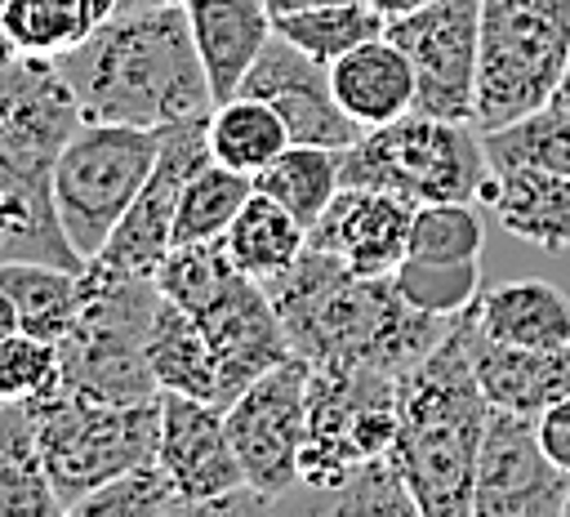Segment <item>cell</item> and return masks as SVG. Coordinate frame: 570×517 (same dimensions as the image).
<instances>
[{
    "label": "cell",
    "mask_w": 570,
    "mask_h": 517,
    "mask_svg": "<svg viewBox=\"0 0 570 517\" xmlns=\"http://www.w3.org/2000/svg\"><path fill=\"white\" fill-rule=\"evenodd\" d=\"M58 67L85 120L169 129L214 111V89L183 4L116 13L94 36L62 49Z\"/></svg>",
    "instance_id": "1"
},
{
    "label": "cell",
    "mask_w": 570,
    "mask_h": 517,
    "mask_svg": "<svg viewBox=\"0 0 570 517\" xmlns=\"http://www.w3.org/2000/svg\"><path fill=\"white\" fill-rule=\"evenodd\" d=\"M289 348L316 361H370L392 374H405L428 357L454 316H432L414 308L392 276H361L338 254L307 245L298 263L263 281Z\"/></svg>",
    "instance_id": "2"
},
{
    "label": "cell",
    "mask_w": 570,
    "mask_h": 517,
    "mask_svg": "<svg viewBox=\"0 0 570 517\" xmlns=\"http://www.w3.org/2000/svg\"><path fill=\"white\" fill-rule=\"evenodd\" d=\"M392 464L401 468L423 517H472L476 455L490 423V397L472 357V308L445 339L401 374Z\"/></svg>",
    "instance_id": "3"
},
{
    "label": "cell",
    "mask_w": 570,
    "mask_h": 517,
    "mask_svg": "<svg viewBox=\"0 0 570 517\" xmlns=\"http://www.w3.org/2000/svg\"><path fill=\"white\" fill-rule=\"evenodd\" d=\"M156 276L89 258L80 272V312L58 343L62 383L98 401H151L160 383L147 361V334L160 308Z\"/></svg>",
    "instance_id": "4"
},
{
    "label": "cell",
    "mask_w": 570,
    "mask_h": 517,
    "mask_svg": "<svg viewBox=\"0 0 570 517\" xmlns=\"http://www.w3.org/2000/svg\"><path fill=\"white\" fill-rule=\"evenodd\" d=\"M494 183L485 134L472 120L405 111L343 147V187H383L414 205L476 201Z\"/></svg>",
    "instance_id": "5"
},
{
    "label": "cell",
    "mask_w": 570,
    "mask_h": 517,
    "mask_svg": "<svg viewBox=\"0 0 570 517\" xmlns=\"http://www.w3.org/2000/svg\"><path fill=\"white\" fill-rule=\"evenodd\" d=\"M45 472L71 513L85 495L116 481L120 472L156 459L160 446V397L151 401H98L67 383L27 397Z\"/></svg>",
    "instance_id": "6"
},
{
    "label": "cell",
    "mask_w": 570,
    "mask_h": 517,
    "mask_svg": "<svg viewBox=\"0 0 570 517\" xmlns=\"http://www.w3.org/2000/svg\"><path fill=\"white\" fill-rule=\"evenodd\" d=\"M570 62V0H481L476 129H503L552 103Z\"/></svg>",
    "instance_id": "7"
},
{
    "label": "cell",
    "mask_w": 570,
    "mask_h": 517,
    "mask_svg": "<svg viewBox=\"0 0 570 517\" xmlns=\"http://www.w3.org/2000/svg\"><path fill=\"white\" fill-rule=\"evenodd\" d=\"M401 374L370 361H316L307 379V441L303 486L312 495L334 490L361 459L387 455L396 441Z\"/></svg>",
    "instance_id": "8"
},
{
    "label": "cell",
    "mask_w": 570,
    "mask_h": 517,
    "mask_svg": "<svg viewBox=\"0 0 570 517\" xmlns=\"http://www.w3.org/2000/svg\"><path fill=\"white\" fill-rule=\"evenodd\" d=\"M160 143H165V129L85 120L76 138L62 147V156L53 160V196L85 258H98L102 245L111 241L116 223L151 178Z\"/></svg>",
    "instance_id": "9"
},
{
    "label": "cell",
    "mask_w": 570,
    "mask_h": 517,
    "mask_svg": "<svg viewBox=\"0 0 570 517\" xmlns=\"http://www.w3.org/2000/svg\"><path fill=\"white\" fill-rule=\"evenodd\" d=\"M307 379H312V361L294 352L223 406L245 481L272 504H281L294 486H303L298 459L307 441Z\"/></svg>",
    "instance_id": "10"
},
{
    "label": "cell",
    "mask_w": 570,
    "mask_h": 517,
    "mask_svg": "<svg viewBox=\"0 0 570 517\" xmlns=\"http://www.w3.org/2000/svg\"><path fill=\"white\" fill-rule=\"evenodd\" d=\"M387 36L414 62V80H419L414 111L476 125L481 0H432L419 13L392 18Z\"/></svg>",
    "instance_id": "11"
},
{
    "label": "cell",
    "mask_w": 570,
    "mask_h": 517,
    "mask_svg": "<svg viewBox=\"0 0 570 517\" xmlns=\"http://www.w3.org/2000/svg\"><path fill=\"white\" fill-rule=\"evenodd\" d=\"M570 472L543 450L539 419L521 410H490L476 455L472 517H561Z\"/></svg>",
    "instance_id": "12"
},
{
    "label": "cell",
    "mask_w": 570,
    "mask_h": 517,
    "mask_svg": "<svg viewBox=\"0 0 570 517\" xmlns=\"http://www.w3.org/2000/svg\"><path fill=\"white\" fill-rule=\"evenodd\" d=\"M80 125L85 111L58 58L9 49L0 71V165L53 169Z\"/></svg>",
    "instance_id": "13"
},
{
    "label": "cell",
    "mask_w": 570,
    "mask_h": 517,
    "mask_svg": "<svg viewBox=\"0 0 570 517\" xmlns=\"http://www.w3.org/2000/svg\"><path fill=\"white\" fill-rule=\"evenodd\" d=\"M187 312L200 321V330H205V339H209V348L218 357L223 406L236 392H245L258 374H267L285 357H294L289 334H285V321H281L267 285L258 276L240 272L236 263Z\"/></svg>",
    "instance_id": "14"
},
{
    "label": "cell",
    "mask_w": 570,
    "mask_h": 517,
    "mask_svg": "<svg viewBox=\"0 0 570 517\" xmlns=\"http://www.w3.org/2000/svg\"><path fill=\"white\" fill-rule=\"evenodd\" d=\"M205 160H214L209 156V116L187 120V125H169L151 178L134 196V205L125 209V218L116 223V232H111V241L102 245L98 258L120 267V272L156 276V267L174 250V218H178L183 187Z\"/></svg>",
    "instance_id": "15"
},
{
    "label": "cell",
    "mask_w": 570,
    "mask_h": 517,
    "mask_svg": "<svg viewBox=\"0 0 570 517\" xmlns=\"http://www.w3.org/2000/svg\"><path fill=\"white\" fill-rule=\"evenodd\" d=\"M156 459L174 477L187 513H214L218 499L245 490V468L227 432V414L218 401L160 392V446Z\"/></svg>",
    "instance_id": "16"
},
{
    "label": "cell",
    "mask_w": 570,
    "mask_h": 517,
    "mask_svg": "<svg viewBox=\"0 0 570 517\" xmlns=\"http://www.w3.org/2000/svg\"><path fill=\"white\" fill-rule=\"evenodd\" d=\"M240 94L267 98L281 111V120L289 129V143H312V147H338L343 152L365 134L343 111V103L334 94L330 62L312 58L307 49L285 40L281 31H272V40L258 53V62L249 67Z\"/></svg>",
    "instance_id": "17"
},
{
    "label": "cell",
    "mask_w": 570,
    "mask_h": 517,
    "mask_svg": "<svg viewBox=\"0 0 570 517\" xmlns=\"http://www.w3.org/2000/svg\"><path fill=\"white\" fill-rule=\"evenodd\" d=\"M414 201L383 187H338L330 209L307 232V245L338 254L361 276H392L410 254Z\"/></svg>",
    "instance_id": "18"
},
{
    "label": "cell",
    "mask_w": 570,
    "mask_h": 517,
    "mask_svg": "<svg viewBox=\"0 0 570 517\" xmlns=\"http://www.w3.org/2000/svg\"><path fill=\"white\" fill-rule=\"evenodd\" d=\"M0 263H49L67 272L89 267L62 223L53 169L0 165Z\"/></svg>",
    "instance_id": "19"
},
{
    "label": "cell",
    "mask_w": 570,
    "mask_h": 517,
    "mask_svg": "<svg viewBox=\"0 0 570 517\" xmlns=\"http://www.w3.org/2000/svg\"><path fill=\"white\" fill-rule=\"evenodd\" d=\"M187 22H191V40L200 49L209 89H214V107L236 98L249 67L258 62V53L267 49L276 22L267 0H183Z\"/></svg>",
    "instance_id": "20"
},
{
    "label": "cell",
    "mask_w": 570,
    "mask_h": 517,
    "mask_svg": "<svg viewBox=\"0 0 570 517\" xmlns=\"http://www.w3.org/2000/svg\"><path fill=\"white\" fill-rule=\"evenodd\" d=\"M330 76H334V94H338L343 111L361 129H379V125L414 111V98H419L414 62L387 31L347 49L338 62H330Z\"/></svg>",
    "instance_id": "21"
},
{
    "label": "cell",
    "mask_w": 570,
    "mask_h": 517,
    "mask_svg": "<svg viewBox=\"0 0 570 517\" xmlns=\"http://www.w3.org/2000/svg\"><path fill=\"white\" fill-rule=\"evenodd\" d=\"M472 357H476V374H481L490 406L521 410V414L539 419L548 406L570 397V343H561V348H508V343L485 339L476 330V316H472Z\"/></svg>",
    "instance_id": "22"
},
{
    "label": "cell",
    "mask_w": 570,
    "mask_h": 517,
    "mask_svg": "<svg viewBox=\"0 0 570 517\" xmlns=\"http://www.w3.org/2000/svg\"><path fill=\"white\" fill-rule=\"evenodd\" d=\"M485 209H494L499 227L525 245L570 250V174L534 165L494 169Z\"/></svg>",
    "instance_id": "23"
},
{
    "label": "cell",
    "mask_w": 570,
    "mask_h": 517,
    "mask_svg": "<svg viewBox=\"0 0 570 517\" xmlns=\"http://www.w3.org/2000/svg\"><path fill=\"white\" fill-rule=\"evenodd\" d=\"M476 330L508 348H561L570 343V294L552 281L525 276L476 294Z\"/></svg>",
    "instance_id": "24"
},
{
    "label": "cell",
    "mask_w": 570,
    "mask_h": 517,
    "mask_svg": "<svg viewBox=\"0 0 570 517\" xmlns=\"http://www.w3.org/2000/svg\"><path fill=\"white\" fill-rule=\"evenodd\" d=\"M147 361L160 383V392H187L223 406V379H218V357L200 330V321L178 308L174 299H160L151 334H147Z\"/></svg>",
    "instance_id": "25"
},
{
    "label": "cell",
    "mask_w": 570,
    "mask_h": 517,
    "mask_svg": "<svg viewBox=\"0 0 570 517\" xmlns=\"http://www.w3.org/2000/svg\"><path fill=\"white\" fill-rule=\"evenodd\" d=\"M67 513L36 441L27 397H4L0 410V517H58Z\"/></svg>",
    "instance_id": "26"
},
{
    "label": "cell",
    "mask_w": 570,
    "mask_h": 517,
    "mask_svg": "<svg viewBox=\"0 0 570 517\" xmlns=\"http://www.w3.org/2000/svg\"><path fill=\"white\" fill-rule=\"evenodd\" d=\"M116 9L120 0H4L0 27L9 49L58 58L62 49L94 36L107 18H116Z\"/></svg>",
    "instance_id": "27"
},
{
    "label": "cell",
    "mask_w": 570,
    "mask_h": 517,
    "mask_svg": "<svg viewBox=\"0 0 570 517\" xmlns=\"http://www.w3.org/2000/svg\"><path fill=\"white\" fill-rule=\"evenodd\" d=\"M254 187L276 196L307 232L316 218L330 209V201L343 187V152L338 147H312V143H289L267 169L254 174Z\"/></svg>",
    "instance_id": "28"
},
{
    "label": "cell",
    "mask_w": 570,
    "mask_h": 517,
    "mask_svg": "<svg viewBox=\"0 0 570 517\" xmlns=\"http://www.w3.org/2000/svg\"><path fill=\"white\" fill-rule=\"evenodd\" d=\"M223 241L240 272L267 281V276L285 272L289 263H298V254L307 250V227L276 196L254 187V196L245 201V209L236 214V223L227 227Z\"/></svg>",
    "instance_id": "29"
},
{
    "label": "cell",
    "mask_w": 570,
    "mask_h": 517,
    "mask_svg": "<svg viewBox=\"0 0 570 517\" xmlns=\"http://www.w3.org/2000/svg\"><path fill=\"white\" fill-rule=\"evenodd\" d=\"M285 147H289V129L267 98L236 94L209 111V156L232 165V169L258 174Z\"/></svg>",
    "instance_id": "30"
},
{
    "label": "cell",
    "mask_w": 570,
    "mask_h": 517,
    "mask_svg": "<svg viewBox=\"0 0 570 517\" xmlns=\"http://www.w3.org/2000/svg\"><path fill=\"white\" fill-rule=\"evenodd\" d=\"M0 290L18 308V330L62 343L80 312V272L49 263H0Z\"/></svg>",
    "instance_id": "31"
},
{
    "label": "cell",
    "mask_w": 570,
    "mask_h": 517,
    "mask_svg": "<svg viewBox=\"0 0 570 517\" xmlns=\"http://www.w3.org/2000/svg\"><path fill=\"white\" fill-rule=\"evenodd\" d=\"M249 196H254V174L232 169L223 160H205L183 187L178 218H174V245L227 236V227L236 223Z\"/></svg>",
    "instance_id": "32"
},
{
    "label": "cell",
    "mask_w": 570,
    "mask_h": 517,
    "mask_svg": "<svg viewBox=\"0 0 570 517\" xmlns=\"http://www.w3.org/2000/svg\"><path fill=\"white\" fill-rule=\"evenodd\" d=\"M276 31L285 40H294L298 49H307L321 62H338L347 49L374 40L387 31V18L365 4V0H347V4H325V9H303V13H285L272 18Z\"/></svg>",
    "instance_id": "33"
},
{
    "label": "cell",
    "mask_w": 570,
    "mask_h": 517,
    "mask_svg": "<svg viewBox=\"0 0 570 517\" xmlns=\"http://www.w3.org/2000/svg\"><path fill=\"white\" fill-rule=\"evenodd\" d=\"M485 152L494 169L534 165V169L570 174V111L548 103L503 129H485Z\"/></svg>",
    "instance_id": "34"
},
{
    "label": "cell",
    "mask_w": 570,
    "mask_h": 517,
    "mask_svg": "<svg viewBox=\"0 0 570 517\" xmlns=\"http://www.w3.org/2000/svg\"><path fill=\"white\" fill-rule=\"evenodd\" d=\"M312 508L321 513H343V517H361V513H387V517H410L419 513L401 468L392 464V455H374L361 459L334 490L312 495Z\"/></svg>",
    "instance_id": "35"
},
{
    "label": "cell",
    "mask_w": 570,
    "mask_h": 517,
    "mask_svg": "<svg viewBox=\"0 0 570 517\" xmlns=\"http://www.w3.org/2000/svg\"><path fill=\"white\" fill-rule=\"evenodd\" d=\"M76 517H160V513H187L174 477L165 472L160 459H147L129 472H120L116 481L98 486L94 495H85L76 508Z\"/></svg>",
    "instance_id": "36"
},
{
    "label": "cell",
    "mask_w": 570,
    "mask_h": 517,
    "mask_svg": "<svg viewBox=\"0 0 570 517\" xmlns=\"http://www.w3.org/2000/svg\"><path fill=\"white\" fill-rule=\"evenodd\" d=\"M396 290L432 312V316H459L476 303L481 294V258H463V263H436V258H401L392 272Z\"/></svg>",
    "instance_id": "37"
},
{
    "label": "cell",
    "mask_w": 570,
    "mask_h": 517,
    "mask_svg": "<svg viewBox=\"0 0 570 517\" xmlns=\"http://www.w3.org/2000/svg\"><path fill=\"white\" fill-rule=\"evenodd\" d=\"M481 245H485V227L476 201H428L414 209L410 258L463 263V258H481Z\"/></svg>",
    "instance_id": "38"
},
{
    "label": "cell",
    "mask_w": 570,
    "mask_h": 517,
    "mask_svg": "<svg viewBox=\"0 0 570 517\" xmlns=\"http://www.w3.org/2000/svg\"><path fill=\"white\" fill-rule=\"evenodd\" d=\"M58 383H62L58 343L22 330L0 339V397H40Z\"/></svg>",
    "instance_id": "39"
},
{
    "label": "cell",
    "mask_w": 570,
    "mask_h": 517,
    "mask_svg": "<svg viewBox=\"0 0 570 517\" xmlns=\"http://www.w3.org/2000/svg\"><path fill=\"white\" fill-rule=\"evenodd\" d=\"M539 441H543V450L570 472V397L557 401V406H548V410L539 414Z\"/></svg>",
    "instance_id": "40"
},
{
    "label": "cell",
    "mask_w": 570,
    "mask_h": 517,
    "mask_svg": "<svg viewBox=\"0 0 570 517\" xmlns=\"http://www.w3.org/2000/svg\"><path fill=\"white\" fill-rule=\"evenodd\" d=\"M325 4H347V0H267L272 18H285V13H303V9H325Z\"/></svg>",
    "instance_id": "41"
},
{
    "label": "cell",
    "mask_w": 570,
    "mask_h": 517,
    "mask_svg": "<svg viewBox=\"0 0 570 517\" xmlns=\"http://www.w3.org/2000/svg\"><path fill=\"white\" fill-rule=\"evenodd\" d=\"M365 4H374V9H379V13L387 18V22H392V18L419 13V9H423V4H432V0H365Z\"/></svg>",
    "instance_id": "42"
},
{
    "label": "cell",
    "mask_w": 570,
    "mask_h": 517,
    "mask_svg": "<svg viewBox=\"0 0 570 517\" xmlns=\"http://www.w3.org/2000/svg\"><path fill=\"white\" fill-rule=\"evenodd\" d=\"M552 107L570 111V62H566V71H561V85H557V94H552Z\"/></svg>",
    "instance_id": "43"
},
{
    "label": "cell",
    "mask_w": 570,
    "mask_h": 517,
    "mask_svg": "<svg viewBox=\"0 0 570 517\" xmlns=\"http://www.w3.org/2000/svg\"><path fill=\"white\" fill-rule=\"evenodd\" d=\"M156 4H183V0H120L116 13H134V9H156Z\"/></svg>",
    "instance_id": "44"
},
{
    "label": "cell",
    "mask_w": 570,
    "mask_h": 517,
    "mask_svg": "<svg viewBox=\"0 0 570 517\" xmlns=\"http://www.w3.org/2000/svg\"><path fill=\"white\" fill-rule=\"evenodd\" d=\"M561 517H570V490H566V513H561Z\"/></svg>",
    "instance_id": "45"
}]
</instances>
